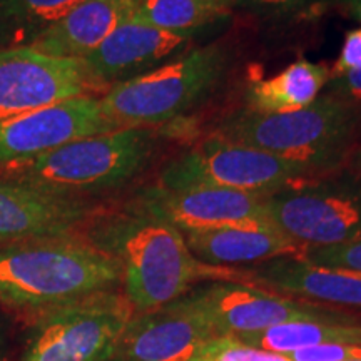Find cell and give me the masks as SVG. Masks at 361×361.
<instances>
[{
    "instance_id": "obj_9",
    "label": "cell",
    "mask_w": 361,
    "mask_h": 361,
    "mask_svg": "<svg viewBox=\"0 0 361 361\" xmlns=\"http://www.w3.org/2000/svg\"><path fill=\"white\" fill-rule=\"evenodd\" d=\"M178 301L202 319L214 336H243L290 322L355 318L238 281L211 283L186 293Z\"/></svg>"
},
{
    "instance_id": "obj_17",
    "label": "cell",
    "mask_w": 361,
    "mask_h": 361,
    "mask_svg": "<svg viewBox=\"0 0 361 361\" xmlns=\"http://www.w3.org/2000/svg\"><path fill=\"white\" fill-rule=\"evenodd\" d=\"M141 0H85L25 47L45 56L84 59L137 11Z\"/></svg>"
},
{
    "instance_id": "obj_23",
    "label": "cell",
    "mask_w": 361,
    "mask_h": 361,
    "mask_svg": "<svg viewBox=\"0 0 361 361\" xmlns=\"http://www.w3.org/2000/svg\"><path fill=\"white\" fill-rule=\"evenodd\" d=\"M189 361H290L284 355L255 348L238 336H214L207 340Z\"/></svg>"
},
{
    "instance_id": "obj_14",
    "label": "cell",
    "mask_w": 361,
    "mask_h": 361,
    "mask_svg": "<svg viewBox=\"0 0 361 361\" xmlns=\"http://www.w3.org/2000/svg\"><path fill=\"white\" fill-rule=\"evenodd\" d=\"M211 338L209 326L176 300L134 313L109 361H189Z\"/></svg>"
},
{
    "instance_id": "obj_12",
    "label": "cell",
    "mask_w": 361,
    "mask_h": 361,
    "mask_svg": "<svg viewBox=\"0 0 361 361\" xmlns=\"http://www.w3.org/2000/svg\"><path fill=\"white\" fill-rule=\"evenodd\" d=\"M263 194L224 188H191L171 191L147 188L137 202L180 233L221 228L276 229L269 221Z\"/></svg>"
},
{
    "instance_id": "obj_21",
    "label": "cell",
    "mask_w": 361,
    "mask_h": 361,
    "mask_svg": "<svg viewBox=\"0 0 361 361\" xmlns=\"http://www.w3.org/2000/svg\"><path fill=\"white\" fill-rule=\"evenodd\" d=\"M85 0H0V45L25 47Z\"/></svg>"
},
{
    "instance_id": "obj_7",
    "label": "cell",
    "mask_w": 361,
    "mask_h": 361,
    "mask_svg": "<svg viewBox=\"0 0 361 361\" xmlns=\"http://www.w3.org/2000/svg\"><path fill=\"white\" fill-rule=\"evenodd\" d=\"M264 204L274 228L306 247L361 239V176L350 168L279 189Z\"/></svg>"
},
{
    "instance_id": "obj_26",
    "label": "cell",
    "mask_w": 361,
    "mask_h": 361,
    "mask_svg": "<svg viewBox=\"0 0 361 361\" xmlns=\"http://www.w3.org/2000/svg\"><path fill=\"white\" fill-rule=\"evenodd\" d=\"M361 69V27L350 30L343 42L341 52L331 67V79Z\"/></svg>"
},
{
    "instance_id": "obj_24",
    "label": "cell",
    "mask_w": 361,
    "mask_h": 361,
    "mask_svg": "<svg viewBox=\"0 0 361 361\" xmlns=\"http://www.w3.org/2000/svg\"><path fill=\"white\" fill-rule=\"evenodd\" d=\"M301 259L316 266H326V268L361 271V239L336 246L308 247Z\"/></svg>"
},
{
    "instance_id": "obj_28",
    "label": "cell",
    "mask_w": 361,
    "mask_h": 361,
    "mask_svg": "<svg viewBox=\"0 0 361 361\" xmlns=\"http://www.w3.org/2000/svg\"><path fill=\"white\" fill-rule=\"evenodd\" d=\"M338 11L361 24V0H331Z\"/></svg>"
},
{
    "instance_id": "obj_10",
    "label": "cell",
    "mask_w": 361,
    "mask_h": 361,
    "mask_svg": "<svg viewBox=\"0 0 361 361\" xmlns=\"http://www.w3.org/2000/svg\"><path fill=\"white\" fill-rule=\"evenodd\" d=\"M99 92L79 59L45 56L30 47L0 49V121Z\"/></svg>"
},
{
    "instance_id": "obj_6",
    "label": "cell",
    "mask_w": 361,
    "mask_h": 361,
    "mask_svg": "<svg viewBox=\"0 0 361 361\" xmlns=\"http://www.w3.org/2000/svg\"><path fill=\"white\" fill-rule=\"evenodd\" d=\"M322 174L314 166L291 161L259 149L211 135L204 142L171 161L157 186L183 191L191 188H224L269 194Z\"/></svg>"
},
{
    "instance_id": "obj_8",
    "label": "cell",
    "mask_w": 361,
    "mask_h": 361,
    "mask_svg": "<svg viewBox=\"0 0 361 361\" xmlns=\"http://www.w3.org/2000/svg\"><path fill=\"white\" fill-rule=\"evenodd\" d=\"M134 313L117 290L59 306L35 316L19 361H109Z\"/></svg>"
},
{
    "instance_id": "obj_22",
    "label": "cell",
    "mask_w": 361,
    "mask_h": 361,
    "mask_svg": "<svg viewBox=\"0 0 361 361\" xmlns=\"http://www.w3.org/2000/svg\"><path fill=\"white\" fill-rule=\"evenodd\" d=\"M241 0H141L134 19L171 32H194L229 16Z\"/></svg>"
},
{
    "instance_id": "obj_13",
    "label": "cell",
    "mask_w": 361,
    "mask_h": 361,
    "mask_svg": "<svg viewBox=\"0 0 361 361\" xmlns=\"http://www.w3.org/2000/svg\"><path fill=\"white\" fill-rule=\"evenodd\" d=\"M191 34L162 30L130 17L80 62L97 90L106 92L159 67L189 42Z\"/></svg>"
},
{
    "instance_id": "obj_2",
    "label": "cell",
    "mask_w": 361,
    "mask_h": 361,
    "mask_svg": "<svg viewBox=\"0 0 361 361\" xmlns=\"http://www.w3.org/2000/svg\"><path fill=\"white\" fill-rule=\"evenodd\" d=\"M121 283L114 256L80 233L0 245V305L30 318Z\"/></svg>"
},
{
    "instance_id": "obj_16",
    "label": "cell",
    "mask_w": 361,
    "mask_h": 361,
    "mask_svg": "<svg viewBox=\"0 0 361 361\" xmlns=\"http://www.w3.org/2000/svg\"><path fill=\"white\" fill-rule=\"evenodd\" d=\"M241 279L322 303L361 308V271L316 266L301 258H279L241 271Z\"/></svg>"
},
{
    "instance_id": "obj_29",
    "label": "cell",
    "mask_w": 361,
    "mask_h": 361,
    "mask_svg": "<svg viewBox=\"0 0 361 361\" xmlns=\"http://www.w3.org/2000/svg\"><path fill=\"white\" fill-rule=\"evenodd\" d=\"M348 168L361 176V146L353 147L348 156Z\"/></svg>"
},
{
    "instance_id": "obj_4",
    "label": "cell",
    "mask_w": 361,
    "mask_h": 361,
    "mask_svg": "<svg viewBox=\"0 0 361 361\" xmlns=\"http://www.w3.org/2000/svg\"><path fill=\"white\" fill-rule=\"evenodd\" d=\"M360 128V107L319 94L310 106L291 112H234L219 124L214 135L284 159L306 162L324 173L336 169L350 156Z\"/></svg>"
},
{
    "instance_id": "obj_11",
    "label": "cell",
    "mask_w": 361,
    "mask_h": 361,
    "mask_svg": "<svg viewBox=\"0 0 361 361\" xmlns=\"http://www.w3.org/2000/svg\"><path fill=\"white\" fill-rule=\"evenodd\" d=\"M117 129L119 126L104 114L97 96L72 97L0 121V169L34 159L67 142Z\"/></svg>"
},
{
    "instance_id": "obj_27",
    "label": "cell",
    "mask_w": 361,
    "mask_h": 361,
    "mask_svg": "<svg viewBox=\"0 0 361 361\" xmlns=\"http://www.w3.org/2000/svg\"><path fill=\"white\" fill-rule=\"evenodd\" d=\"M311 2L313 0H241L239 8L263 17H284L301 11Z\"/></svg>"
},
{
    "instance_id": "obj_31",
    "label": "cell",
    "mask_w": 361,
    "mask_h": 361,
    "mask_svg": "<svg viewBox=\"0 0 361 361\" xmlns=\"http://www.w3.org/2000/svg\"><path fill=\"white\" fill-rule=\"evenodd\" d=\"M355 361H361V360H355Z\"/></svg>"
},
{
    "instance_id": "obj_20",
    "label": "cell",
    "mask_w": 361,
    "mask_h": 361,
    "mask_svg": "<svg viewBox=\"0 0 361 361\" xmlns=\"http://www.w3.org/2000/svg\"><path fill=\"white\" fill-rule=\"evenodd\" d=\"M238 338L269 353L290 355L323 345H361V323L356 318L290 322Z\"/></svg>"
},
{
    "instance_id": "obj_19",
    "label": "cell",
    "mask_w": 361,
    "mask_h": 361,
    "mask_svg": "<svg viewBox=\"0 0 361 361\" xmlns=\"http://www.w3.org/2000/svg\"><path fill=\"white\" fill-rule=\"evenodd\" d=\"M329 79V67L300 59L274 78L255 80L247 89V109L264 114L303 109L319 97Z\"/></svg>"
},
{
    "instance_id": "obj_18",
    "label": "cell",
    "mask_w": 361,
    "mask_h": 361,
    "mask_svg": "<svg viewBox=\"0 0 361 361\" xmlns=\"http://www.w3.org/2000/svg\"><path fill=\"white\" fill-rule=\"evenodd\" d=\"M189 251L201 263L234 266L266 263L279 258H301L308 250L278 229L221 228L183 233Z\"/></svg>"
},
{
    "instance_id": "obj_15",
    "label": "cell",
    "mask_w": 361,
    "mask_h": 361,
    "mask_svg": "<svg viewBox=\"0 0 361 361\" xmlns=\"http://www.w3.org/2000/svg\"><path fill=\"white\" fill-rule=\"evenodd\" d=\"M92 214V206L82 197L59 196L0 178V245L78 234Z\"/></svg>"
},
{
    "instance_id": "obj_3",
    "label": "cell",
    "mask_w": 361,
    "mask_h": 361,
    "mask_svg": "<svg viewBox=\"0 0 361 361\" xmlns=\"http://www.w3.org/2000/svg\"><path fill=\"white\" fill-rule=\"evenodd\" d=\"M154 147L151 129L124 128L16 162L0 169V178L59 196L82 197L124 186L146 168Z\"/></svg>"
},
{
    "instance_id": "obj_25",
    "label": "cell",
    "mask_w": 361,
    "mask_h": 361,
    "mask_svg": "<svg viewBox=\"0 0 361 361\" xmlns=\"http://www.w3.org/2000/svg\"><path fill=\"white\" fill-rule=\"evenodd\" d=\"M323 90L326 96L361 109V69L329 79Z\"/></svg>"
},
{
    "instance_id": "obj_1",
    "label": "cell",
    "mask_w": 361,
    "mask_h": 361,
    "mask_svg": "<svg viewBox=\"0 0 361 361\" xmlns=\"http://www.w3.org/2000/svg\"><path fill=\"white\" fill-rule=\"evenodd\" d=\"M84 238L121 264L123 293L135 313L173 303L200 279H241L238 269L194 258L183 233L137 201L124 209L94 213L85 223Z\"/></svg>"
},
{
    "instance_id": "obj_30",
    "label": "cell",
    "mask_w": 361,
    "mask_h": 361,
    "mask_svg": "<svg viewBox=\"0 0 361 361\" xmlns=\"http://www.w3.org/2000/svg\"><path fill=\"white\" fill-rule=\"evenodd\" d=\"M7 351V340H6V331H4L2 323H0V361H4Z\"/></svg>"
},
{
    "instance_id": "obj_5",
    "label": "cell",
    "mask_w": 361,
    "mask_h": 361,
    "mask_svg": "<svg viewBox=\"0 0 361 361\" xmlns=\"http://www.w3.org/2000/svg\"><path fill=\"white\" fill-rule=\"evenodd\" d=\"M228 56L221 45L196 49L147 74L112 85L101 97L104 114L123 128H146L174 119L223 78Z\"/></svg>"
}]
</instances>
